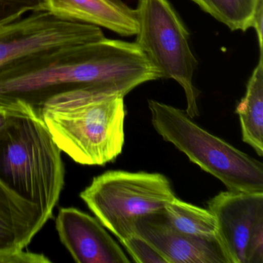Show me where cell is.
Returning <instances> with one entry per match:
<instances>
[{
  "label": "cell",
  "instance_id": "cell-5",
  "mask_svg": "<svg viewBox=\"0 0 263 263\" xmlns=\"http://www.w3.org/2000/svg\"><path fill=\"white\" fill-rule=\"evenodd\" d=\"M81 198L104 228L122 242L141 217L164 210L176 198L159 173L110 171L93 178Z\"/></svg>",
  "mask_w": 263,
  "mask_h": 263
},
{
  "label": "cell",
  "instance_id": "cell-11",
  "mask_svg": "<svg viewBox=\"0 0 263 263\" xmlns=\"http://www.w3.org/2000/svg\"><path fill=\"white\" fill-rule=\"evenodd\" d=\"M48 220L38 206L0 181V263H10L13 255L26 249Z\"/></svg>",
  "mask_w": 263,
  "mask_h": 263
},
{
  "label": "cell",
  "instance_id": "cell-9",
  "mask_svg": "<svg viewBox=\"0 0 263 263\" xmlns=\"http://www.w3.org/2000/svg\"><path fill=\"white\" fill-rule=\"evenodd\" d=\"M60 239L78 263H127L130 260L104 226L75 209H60L56 220Z\"/></svg>",
  "mask_w": 263,
  "mask_h": 263
},
{
  "label": "cell",
  "instance_id": "cell-12",
  "mask_svg": "<svg viewBox=\"0 0 263 263\" xmlns=\"http://www.w3.org/2000/svg\"><path fill=\"white\" fill-rule=\"evenodd\" d=\"M41 10L69 21L104 27L121 36L137 33L136 12L122 0H41Z\"/></svg>",
  "mask_w": 263,
  "mask_h": 263
},
{
  "label": "cell",
  "instance_id": "cell-3",
  "mask_svg": "<svg viewBox=\"0 0 263 263\" xmlns=\"http://www.w3.org/2000/svg\"><path fill=\"white\" fill-rule=\"evenodd\" d=\"M7 111L0 137V181L50 219L64 189L62 152L39 116Z\"/></svg>",
  "mask_w": 263,
  "mask_h": 263
},
{
  "label": "cell",
  "instance_id": "cell-1",
  "mask_svg": "<svg viewBox=\"0 0 263 263\" xmlns=\"http://www.w3.org/2000/svg\"><path fill=\"white\" fill-rule=\"evenodd\" d=\"M161 78L135 43L105 37L34 55L0 72V107L38 116L47 101L64 92L95 88L124 97Z\"/></svg>",
  "mask_w": 263,
  "mask_h": 263
},
{
  "label": "cell",
  "instance_id": "cell-15",
  "mask_svg": "<svg viewBox=\"0 0 263 263\" xmlns=\"http://www.w3.org/2000/svg\"><path fill=\"white\" fill-rule=\"evenodd\" d=\"M203 11L209 13L231 30L246 32L252 25V18L261 0H192Z\"/></svg>",
  "mask_w": 263,
  "mask_h": 263
},
{
  "label": "cell",
  "instance_id": "cell-7",
  "mask_svg": "<svg viewBox=\"0 0 263 263\" xmlns=\"http://www.w3.org/2000/svg\"><path fill=\"white\" fill-rule=\"evenodd\" d=\"M104 38L101 27L97 26L48 12H32L0 27V72L34 55Z\"/></svg>",
  "mask_w": 263,
  "mask_h": 263
},
{
  "label": "cell",
  "instance_id": "cell-16",
  "mask_svg": "<svg viewBox=\"0 0 263 263\" xmlns=\"http://www.w3.org/2000/svg\"><path fill=\"white\" fill-rule=\"evenodd\" d=\"M121 243L135 262L167 263L152 245L137 234H132Z\"/></svg>",
  "mask_w": 263,
  "mask_h": 263
},
{
  "label": "cell",
  "instance_id": "cell-13",
  "mask_svg": "<svg viewBox=\"0 0 263 263\" xmlns=\"http://www.w3.org/2000/svg\"><path fill=\"white\" fill-rule=\"evenodd\" d=\"M242 140L260 157L263 155V57L252 72L246 95L236 107Z\"/></svg>",
  "mask_w": 263,
  "mask_h": 263
},
{
  "label": "cell",
  "instance_id": "cell-6",
  "mask_svg": "<svg viewBox=\"0 0 263 263\" xmlns=\"http://www.w3.org/2000/svg\"><path fill=\"white\" fill-rule=\"evenodd\" d=\"M137 33L135 44L161 78L175 80L184 90L186 113L191 118L199 115L200 91L193 84L197 67L189 33L168 0H139L135 9Z\"/></svg>",
  "mask_w": 263,
  "mask_h": 263
},
{
  "label": "cell",
  "instance_id": "cell-8",
  "mask_svg": "<svg viewBox=\"0 0 263 263\" xmlns=\"http://www.w3.org/2000/svg\"><path fill=\"white\" fill-rule=\"evenodd\" d=\"M208 209L228 262L263 263V192H221Z\"/></svg>",
  "mask_w": 263,
  "mask_h": 263
},
{
  "label": "cell",
  "instance_id": "cell-17",
  "mask_svg": "<svg viewBox=\"0 0 263 263\" xmlns=\"http://www.w3.org/2000/svg\"><path fill=\"white\" fill-rule=\"evenodd\" d=\"M41 6V0H0V27L32 12L42 11Z\"/></svg>",
  "mask_w": 263,
  "mask_h": 263
},
{
  "label": "cell",
  "instance_id": "cell-14",
  "mask_svg": "<svg viewBox=\"0 0 263 263\" xmlns=\"http://www.w3.org/2000/svg\"><path fill=\"white\" fill-rule=\"evenodd\" d=\"M164 216L179 232L198 238H217L215 217L209 209H202L175 198L166 204Z\"/></svg>",
  "mask_w": 263,
  "mask_h": 263
},
{
  "label": "cell",
  "instance_id": "cell-4",
  "mask_svg": "<svg viewBox=\"0 0 263 263\" xmlns=\"http://www.w3.org/2000/svg\"><path fill=\"white\" fill-rule=\"evenodd\" d=\"M148 107L157 133L228 190L263 192L261 161L206 132L185 111L155 100H148Z\"/></svg>",
  "mask_w": 263,
  "mask_h": 263
},
{
  "label": "cell",
  "instance_id": "cell-10",
  "mask_svg": "<svg viewBox=\"0 0 263 263\" xmlns=\"http://www.w3.org/2000/svg\"><path fill=\"white\" fill-rule=\"evenodd\" d=\"M134 233L152 245L167 263H229L217 238H198L176 230L163 211L137 219Z\"/></svg>",
  "mask_w": 263,
  "mask_h": 263
},
{
  "label": "cell",
  "instance_id": "cell-19",
  "mask_svg": "<svg viewBox=\"0 0 263 263\" xmlns=\"http://www.w3.org/2000/svg\"><path fill=\"white\" fill-rule=\"evenodd\" d=\"M8 121V111L4 107H0V137L4 133Z\"/></svg>",
  "mask_w": 263,
  "mask_h": 263
},
{
  "label": "cell",
  "instance_id": "cell-18",
  "mask_svg": "<svg viewBox=\"0 0 263 263\" xmlns=\"http://www.w3.org/2000/svg\"><path fill=\"white\" fill-rule=\"evenodd\" d=\"M251 27H253L255 29V32H256L258 45H259L260 53H262L263 0H261L259 4L257 6L256 10H255L253 18H252Z\"/></svg>",
  "mask_w": 263,
  "mask_h": 263
},
{
  "label": "cell",
  "instance_id": "cell-2",
  "mask_svg": "<svg viewBox=\"0 0 263 263\" xmlns=\"http://www.w3.org/2000/svg\"><path fill=\"white\" fill-rule=\"evenodd\" d=\"M124 97L95 88L64 92L39 110L61 152L83 165L115 161L124 144Z\"/></svg>",
  "mask_w": 263,
  "mask_h": 263
}]
</instances>
